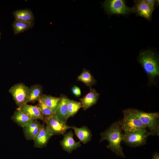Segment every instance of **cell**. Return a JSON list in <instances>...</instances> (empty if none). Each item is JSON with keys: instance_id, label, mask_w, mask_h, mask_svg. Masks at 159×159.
<instances>
[{"instance_id": "2", "label": "cell", "mask_w": 159, "mask_h": 159, "mask_svg": "<svg viewBox=\"0 0 159 159\" xmlns=\"http://www.w3.org/2000/svg\"><path fill=\"white\" fill-rule=\"evenodd\" d=\"M139 61L150 80H153L159 75L158 59L153 52L147 50L142 52L140 54Z\"/></svg>"}, {"instance_id": "11", "label": "cell", "mask_w": 159, "mask_h": 159, "mask_svg": "<svg viewBox=\"0 0 159 159\" xmlns=\"http://www.w3.org/2000/svg\"><path fill=\"white\" fill-rule=\"evenodd\" d=\"M63 138L60 143L63 149L69 153L81 146L80 142H76L74 140L73 133L70 131L63 134Z\"/></svg>"}, {"instance_id": "13", "label": "cell", "mask_w": 159, "mask_h": 159, "mask_svg": "<svg viewBox=\"0 0 159 159\" xmlns=\"http://www.w3.org/2000/svg\"><path fill=\"white\" fill-rule=\"evenodd\" d=\"M99 97V94L94 88H90V92L80 99L82 107L85 110L95 104Z\"/></svg>"}, {"instance_id": "3", "label": "cell", "mask_w": 159, "mask_h": 159, "mask_svg": "<svg viewBox=\"0 0 159 159\" xmlns=\"http://www.w3.org/2000/svg\"><path fill=\"white\" fill-rule=\"evenodd\" d=\"M131 112L142 121L146 128L150 131L152 135H158V112L148 113L135 109L129 108Z\"/></svg>"}, {"instance_id": "28", "label": "cell", "mask_w": 159, "mask_h": 159, "mask_svg": "<svg viewBox=\"0 0 159 159\" xmlns=\"http://www.w3.org/2000/svg\"><path fill=\"white\" fill-rule=\"evenodd\" d=\"M1 39V33H0V40Z\"/></svg>"}, {"instance_id": "6", "label": "cell", "mask_w": 159, "mask_h": 159, "mask_svg": "<svg viewBox=\"0 0 159 159\" xmlns=\"http://www.w3.org/2000/svg\"><path fill=\"white\" fill-rule=\"evenodd\" d=\"M29 88L22 83L16 84L12 86L8 92L11 95L18 108L27 104Z\"/></svg>"}, {"instance_id": "8", "label": "cell", "mask_w": 159, "mask_h": 159, "mask_svg": "<svg viewBox=\"0 0 159 159\" xmlns=\"http://www.w3.org/2000/svg\"><path fill=\"white\" fill-rule=\"evenodd\" d=\"M46 128L52 136L55 135H63L71 126L67 125L60 120L55 115H54L45 120Z\"/></svg>"}, {"instance_id": "26", "label": "cell", "mask_w": 159, "mask_h": 159, "mask_svg": "<svg viewBox=\"0 0 159 159\" xmlns=\"http://www.w3.org/2000/svg\"><path fill=\"white\" fill-rule=\"evenodd\" d=\"M145 1L150 7L154 9L156 1L154 0H145Z\"/></svg>"}, {"instance_id": "17", "label": "cell", "mask_w": 159, "mask_h": 159, "mask_svg": "<svg viewBox=\"0 0 159 159\" xmlns=\"http://www.w3.org/2000/svg\"><path fill=\"white\" fill-rule=\"evenodd\" d=\"M42 125L37 120H33L30 125L23 127L24 133L26 139L28 140H33Z\"/></svg>"}, {"instance_id": "1", "label": "cell", "mask_w": 159, "mask_h": 159, "mask_svg": "<svg viewBox=\"0 0 159 159\" xmlns=\"http://www.w3.org/2000/svg\"><path fill=\"white\" fill-rule=\"evenodd\" d=\"M120 121H115L104 131L100 134V142L107 140L109 144L107 147L110 149L117 156L125 158L123 148L121 143L123 140V134L122 133Z\"/></svg>"}, {"instance_id": "19", "label": "cell", "mask_w": 159, "mask_h": 159, "mask_svg": "<svg viewBox=\"0 0 159 159\" xmlns=\"http://www.w3.org/2000/svg\"><path fill=\"white\" fill-rule=\"evenodd\" d=\"M42 90V86L39 84H36L31 86L29 88L27 103L38 101L43 95Z\"/></svg>"}, {"instance_id": "9", "label": "cell", "mask_w": 159, "mask_h": 159, "mask_svg": "<svg viewBox=\"0 0 159 159\" xmlns=\"http://www.w3.org/2000/svg\"><path fill=\"white\" fill-rule=\"evenodd\" d=\"M134 2V6L131 8L132 12L150 20L154 9L150 7L145 0H136Z\"/></svg>"}, {"instance_id": "12", "label": "cell", "mask_w": 159, "mask_h": 159, "mask_svg": "<svg viewBox=\"0 0 159 159\" xmlns=\"http://www.w3.org/2000/svg\"><path fill=\"white\" fill-rule=\"evenodd\" d=\"M52 136L49 132L44 125L42 126L34 139V147L42 148L46 146Z\"/></svg>"}, {"instance_id": "16", "label": "cell", "mask_w": 159, "mask_h": 159, "mask_svg": "<svg viewBox=\"0 0 159 159\" xmlns=\"http://www.w3.org/2000/svg\"><path fill=\"white\" fill-rule=\"evenodd\" d=\"M13 14L15 20L27 23L34 22V17L29 9L17 10L13 12Z\"/></svg>"}, {"instance_id": "14", "label": "cell", "mask_w": 159, "mask_h": 159, "mask_svg": "<svg viewBox=\"0 0 159 159\" xmlns=\"http://www.w3.org/2000/svg\"><path fill=\"white\" fill-rule=\"evenodd\" d=\"M11 119L14 122L22 128L30 125L33 120L17 108Z\"/></svg>"}, {"instance_id": "27", "label": "cell", "mask_w": 159, "mask_h": 159, "mask_svg": "<svg viewBox=\"0 0 159 159\" xmlns=\"http://www.w3.org/2000/svg\"><path fill=\"white\" fill-rule=\"evenodd\" d=\"M152 159H159V153L158 152L156 151L153 153Z\"/></svg>"}, {"instance_id": "5", "label": "cell", "mask_w": 159, "mask_h": 159, "mask_svg": "<svg viewBox=\"0 0 159 159\" xmlns=\"http://www.w3.org/2000/svg\"><path fill=\"white\" fill-rule=\"evenodd\" d=\"M151 133L146 129H142L123 134V141L128 146L136 147L145 145Z\"/></svg>"}, {"instance_id": "23", "label": "cell", "mask_w": 159, "mask_h": 159, "mask_svg": "<svg viewBox=\"0 0 159 159\" xmlns=\"http://www.w3.org/2000/svg\"><path fill=\"white\" fill-rule=\"evenodd\" d=\"M37 106L38 108L41 115L44 118L45 121L54 115V113L52 110L42 103L38 102Z\"/></svg>"}, {"instance_id": "10", "label": "cell", "mask_w": 159, "mask_h": 159, "mask_svg": "<svg viewBox=\"0 0 159 159\" xmlns=\"http://www.w3.org/2000/svg\"><path fill=\"white\" fill-rule=\"evenodd\" d=\"M69 100L66 96L61 95L54 113V115L65 123L68 118V105Z\"/></svg>"}, {"instance_id": "7", "label": "cell", "mask_w": 159, "mask_h": 159, "mask_svg": "<svg viewBox=\"0 0 159 159\" xmlns=\"http://www.w3.org/2000/svg\"><path fill=\"white\" fill-rule=\"evenodd\" d=\"M103 6L106 12L109 14H125L132 12L131 8L127 6L123 0H106Z\"/></svg>"}, {"instance_id": "20", "label": "cell", "mask_w": 159, "mask_h": 159, "mask_svg": "<svg viewBox=\"0 0 159 159\" xmlns=\"http://www.w3.org/2000/svg\"><path fill=\"white\" fill-rule=\"evenodd\" d=\"M60 100V97L42 95L38 102H41L51 109L54 114Z\"/></svg>"}, {"instance_id": "15", "label": "cell", "mask_w": 159, "mask_h": 159, "mask_svg": "<svg viewBox=\"0 0 159 159\" xmlns=\"http://www.w3.org/2000/svg\"><path fill=\"white\" fill-rule=\"evenodd\" d=\"M18 108L32 120H40L44 122L45 120L41 115L37 105L33 106L26 104L21 107Z\"/></svg>"}, {"instance_id": "22", "label": "cell", "mask_w": 159, "mask_h": 159, "mask_svg": "<svg viewBox=\"0 0 159 159\" xmlns=\"http://www.w3.org/2000/svg\"><path fill=\"white\" fill-rule=\"evenodd\" d=\"M34 25V22L27 23L15 20L12 25L15 35L23 32L32 28Z\"/></svg>"}, {"instance_id": "25", "label": "cell", "mask_w": 159, "mask_h": 159, "mask_svg": "<svg viewBox=\"0 0 159 159\" xmlns=\"http://www.w3.org/2000/svg\"><path fill=\"white\" fill-rule=\"evenodd\" d=\"M72 91L74 95L77 97L81 95V91L80 88L76 85H74L72 88Z\"/></svg>"}, {"instance_id": "18", "label": "cell", "mask_w": 159, "mask_h": 159, "mask_svg": "<svg viewBox=\"0 0 159 159\" xmlns=\"http://www.w3.org/2000/svg\"><path fill=\"white\" fill-rule=\"evenodd\" d=\"M80 142L85 144L90 141L92 137L90 130L86 126L84 125L81 127H77L75 126H71Z\"/></svg>"}, {"instance_id": "24", "label": "cell", "mask_w": 159, "mask_h": 159, "mask_svg": "<svg viewBox=\"0 0 159 159\" xmlns=\"http://www.w3.org/2000/svg\"><path fill=\"white\" fill-rule=\"evenodd\" d=\"M82 107V106L80 102L69 100L68 105V118L74 115Z\"/></svg>"}, {"instance_id": "21", "label": "cell", "mask_w": 159, "mask_h": 159, "mask_svg": "<svg viewBox=\"0 0 159 159\" xmlns=\"http://www.w3.org/2000/svg\"><path fill=\"white\" fill-rule=\"evenodd\" d=\"M77 80L90 87L94 85L96 82V81L91 74L90 71L85 68L81 73L77 77Z\"/></svg>"}, {"instance_id": "4", "label": "cell", "mask_w": 159, "mask_h": 159, "mask_svg": "<svg viewBox=\"0 0 159 159\" xmlns=\"http://www.w3.org/2000/svg\"><path fill=\"white\" fill-rule=\"evenodd\" d=\"M122 112L123 117L120 122L122 130L125 133L146 129L142 121L131 112L129 108L123 110Z\"/></svg>"}]
</instances>
